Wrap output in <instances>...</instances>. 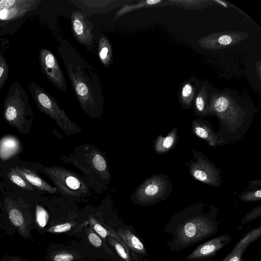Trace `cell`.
<instances>
[{
    "label": "cell",
    "instance_id": "f546056e",
    "mask_svg": "<svg viewBox=\"0 0 261 261\" xmlns=\"http://www.w3.org/2000/svg\"><path fill=\"white\" fill-rule=\"evenodd\" d=\"M92 164L95 169L99 172L107 171V165L103 156L99 153H93L91 158Z\"/></svg>",
    "mask_w": 261,
    "mask_h": 261
},
{
    "label": "cell",
    "instance_id": "83f0119b",
    "mask_svg": "<svg viewBox=\"0 0 261 261\" xmlns=\"http://www.w3.org/2000/svg\"><path fill=\"white\" fill-rule=\"evenodd\" d=\"M9 179L14 184L25 190H34L35 187L31 185L16 169H10L8 173Z\"/></svg>",
    "mask_w": 261,
    "mask_h": 261
},
{
    "label": "cell",
    "instance_id": "1f68e13d",
    "mask_svg": "<svg viewBox=\"0 0 261 261\" xmlns=\"http://www.w3.org/2000/svg\"><path fill=\"white\" fill-rule=\"evenodd\" d=\"M9 74V67L4 56L0 54V90L6 82Z\"/></svg>",
    "mask_w": 261,
    "mask_h": 261
},
{
    "label": "cell",
    "instance_id": "cb8c5ba5",
    "mask_svg": "<svg viewBox=\"0 0 261 261\" xmlns=\"http://www.w3.org/2000/svg\"><path fill=\"white\" fill-rule=\"evenodd\" d=\"M98 54L99 60L105 67L110 66L113 62L112 46L108 39L101 37L99 41Z\"/></svg>",
    "mask_w": 261,
    "mask_h": 261
},
{
    "label": "cell",
    "instance_id": "8fae6325",
    "mask_svg": "<svg viewBox=\"0 0 261 261\" xmlns=\"http://www.w3.org/2000/svg\"><path fill=\"white\" fill-rule=\"evenodd\" d=\"M39 60L42 70L49 81L59 90L66 91L65 76L54 54L50 50L42 48L40 51Z\"/></svg>",
    "mask_w": 261,
    "mask_h": 261
},
{
    "label": "cell",
    "instance_id": "e575fe53",
    "mask_svg": "<svg viewBox=\"0 0 261 261\" xmlns=\"http://www.w3.org/2000/svg\"><path fill=\"white\" fill-rule=\"evenodd\" d=\"M88 239L90 243L95 247H99L101 245V239L94 233H90L88 236Z\"/></svg>",
    "mask_w": 261,
    "mask_h": 261
},
{
    "label": "cell",
    "instance_id": "6da1fadb",
    "mask_svg": "<svg viewBox=\"0 0 261 261\" xmlns=\"http://www.w3.org/2000/svg\"><path fill=\"white\" fill-rule=\"evenodd\" d=\"M217 206L199 202L171 216L164 229L168 247L179 252L217 234L220 221Z\"/></svg>",
    "mask_w": 261,
    "mask_h": 261
},
{
    "label": "cell",
    "instance_id": "3957f363",
    "mask_svg": "<svg viewBox=\"0 0 261 261\" xmlns=\"http://www.w3.org/2000/svg\"><path fill=\"white\" fill-rule=\"evenodd\" d=\"M60 55L80 105L86 113L98 118L102 113L104 97L101 84L92 66L67 41Z\"/></svg>",
    "mask_w": 261,
    "mask_h": 261
},
{
    "label": "cell",
    "instance_id": "9a60e30c",
    "mask_svg": "<svg viewBox=\"0 0 261 261\" xmlns=\"http://www.w3.org/2000/svg\"><path fill=\"white\" fill-rule=\"evenodd\" d=\"M214 89L208 81H201L199 90L194 98L192 108L195 114L200 118L211 116L210 100Z\"/></svg>",
    "mask_w": 261,
    "mask_h": 261
},
{
    "label": "cell",
    "instance_id": "30bf717a",
    "mask_svg": "<svg viewBox=\"0 0 261 261\" xmlns=\"http://www.w3.org/2000/svg\"><path fill=\"white\" fill-rule=\"evenodd\" d=\"M249 34L244 31H223L211 33L199 38V46L207 50H218L234 45L248 38Z\"/></svg>",
    "mask_w": 261,
    "mask_h": 261
},
{
    "label": "cell",
    "instance_id": "7a4b0ae2",
    "mask_svg": "<svg viewBox=\"0 0 261 261\" xmlns=\"http://www.w3.org/2000/svg\"><path fill=\"white\" fill-rule=\"evenodd\" d=\"M211 116L219 120L218 146L239 141L253 120L255 108L249 98L229 88H214L210 100Z\"/></svg>",
    "mask_w": 261,
    "mask_h": 261
},
{
    "label": "cell",
    "instance_id": "d4e9b609",
    "mask_svg": "<svg viewBox=\"0 0 261 261\" xmlns=\"http://www.w3.org/2000/svg\"><path fill=\"white\" fill-rule=\"evenodd\" d=\"M117 232L129 248L136 252L147 255L144 245L135 235L126 229H118Z\"/></svg>",
    "mask_w": 261,
    "mask_h": 261
},
{
    "label": "cell",
    "instance_id": "603a6c76",
    "mask_svg": "<svg viewBox=\"0 0 261 261\" xmlns=\"http://www.w3.org/2000/svg\"><path fill=\"white\" fill-rule=\"evenodd\" d=\"M247 188L239 195V199L244 202H256L261 200V180L250 181Z\"/></svg>",
    "mask_w": 261,
    "mask_h": 261
},
{
    "label": "cell",
    "instance_id": "ffe728a7",
    "mask_svg": "<svg viewBox=\"0 0 261 261\" xmlns=\"http://www.w3.org/2000/svg\"><path fill=\"white\" fill-rule=\"evenodd\" d=\"M15 168L34 187H35L40 190L46 191L49 194H54L57 192V190L55 187L51 186L33 171L19 166H16Z\"/></svg>",
    "mask_w": 261,
    "mask_h": 261
},
{
    "label": "cell",
    "instance_id": "d6986e66",
    "mask_svg": "<svg viewBox=\"0 0 261 261\" xmlns=\"http://www.w3.org/2000/svg\"><path fill=\"white\" fill-rule=\"evenodd\" d=\"M178 138L177 127H174L166 136L159 135L154 140V150L159 154L166 153L175 147Z\"/></svg>",
    "mask_w": 261,
    "mask_h": 261
},
{
    "label": "cell",
    "instance_id": "7c38bea8",
    "mask_svg": "<svg viewBox=\"0 0 261 261\" xmlns=\"http://www.w3.org/2000/svg\"><path fill=\"white\" fill-rule=\"evenodd\" d=\"M71 28L75 38L87 49L93 48V26L87 15L81 11H73L71 15Z\"/></svg>",
    "mask_w": 261,
    "mask_h": 261
},
{
    "label": "cell",
    "instance_id": "2e32d148",
    "mask_svg": "<svg viewBox=\"0 0 261 261\" xmlns=\"http://www.w3.org/2000/svg\"><path fill=\"white\" fill-rule=\"evenodd\" d=\"M261 237V226L246 233L232 247L231 251L221 261H245L243 254L249 246Z\"/></svg>",
    "mask_w": 261,
    "mask_h": 261
},
{
    "label": "cell",
    "instance_id": "44dd1931",
    "mask_svg": "<svg viewBox=\"0 0 261 261\" xmlns=\"http://www.w3.org/2000/svg\"><path fill=\"white\" fill-rule=\"evenodd\" d=\"M167 1L162 0H141L137 1L132 4H124L115 13L114 21L121 16L132 11L142 8L165 6L167 5Z\"/></svg>",
    "mask_w": 261,
    "mask_h": 261
},
{
    "label": "cell",
    "instance_id": "5bb4252c",
    "mask_svg": "<svg viewBox=\"0 0 261 261\" xmlns=\"http://www.w3.org/2000/svg\"><path fill=\"white\" fill-rule=\"evenodd\" d=\"M76 7L86 15L95 13H105L122 5L127 1L116 0L93 1L79 0L71 1Z\"/></svg>",
    "mask_w": 261,
    "mask_h": 261
},
{
    "label": "cell",
    "instance_id": "52a82bcc",
    "mask_svg": "<svg viewBox=\"0 0 261 261\" xmlns=\"http://www.w3.org/2000/svg\"><path fill=\"white\" fill-rule=\"evenodd\" d=\"M4 207L11 226L18 234L24 240L34 242L31 231L35 229V226L29 205L23 201L7 198L5 199Z\"/></svg>",
    "mask_w": 261,
    "mask_h": 261
},
{
    "label": "cell",
    "instance_id": "ac0fdd59",
    "mask_svg": "<svg viewBox=\"0 0 261 261\" xmlns=\"http://www.w3.org/2000/svg\"><path fill=\"white\" fill-rule=\"evenodd\" d=\"M191 132L197 137L203 139L213 148L218 146V137L209 121L202 118L194 119L192 122Z\"/></svg>",
    "mask_w": 261,
    "mask_h": 261
},
{
    "label": "cell",
    "instance_id": "9c48e42d",
    "mask_svg": "<svg viewBox=\"0 0 261 261\" xmlns=\"http://www.w3.org/2000/svg\"><path fill=\"white\" fill-rule=\"evenodd\" d=\"M44 170L61 193L75 196L86 193L85 184L75 173L59 167H45Z\"/></svg>",
    "mask_w": 261,
    "mask_h": 261
},
{
    "label": "cell",
    "instance_id": "277c9868",
    "mask_svg": "<svg viewBox=\"0 0 261 261\" xmlns=\"http://www.w3.org/2000/svg\"><path fill=\"white\" fill-rule=\"evenodd\" d=\"M4 107L6 121L21 133H27L33 121V114L27 93L18 82L10 87Z\"/></svg>",
    "mask_w": 261,
    "mask_h": 261
},
{
    "label": "cell",
    "instance_id": "ba28073f",
    "mask_svg": "<svg viewBox=\"0 0 261 261\" xmlns=\"http://www.w3.org/2000/svg\"><path fill=\"white\" fill-rule=\"evenodd\" d=\"M195 160L185 163L191 176L195 179L215 188L222 184V171L202 152L192 150Z\"/></svg>",
    "mask_w": 261,
    "mask_h": 261
},
{
    "label": "cell",
    "instance_id": "d590c367",
    "mask_svg": "<svg viewBox=\"0 0 261 261\" xmlns=\"http://www.w3.org/2000/svg\"><path fill=\"white\" fill-rule=\"evenodd\" d=\"M0 261H28V260L21 256L6 254L0 258Z\"/></svg>",
    "mask_w": 261,
    "mask_h": 261
},
{
    "label": "cell",
    "instance_id": "5b68a950",
    "mask_svg": "<svg viewBox=\"0 0 261 261\" xmlns=\"http://www.w3.org/2000/svg\"><path fill=\"white\" fill-rule=\"evenodd\" d=\"M38 109L51 117L68 136L80 133L81 128L61 109L55 99L34 81L28 86Z\"/></svg>",
    "mask_w": 261,
    "mask_h": 261
},
{
    "label": "cell",
    "instance_id": "4dcf8cb0",
    "mask_svg": "<svg viewBox=\"0 0 261 261\" xmlns=\"http://www.w3.org/2000/svg\"><path fill=\"white\" fill-rule=\"evenodd\" d=\"M261 216V205L259 204L248 212L242 219L241 225L246 224Z\"/></svg>",
    "mask_w": 261,
    "mask_h": 261
},
{
    "label": "cell",
    "instance_id": "7402d4cb",
    "mask_svg": "<svg viewBox=\"0 0 261 261\" xmlns=\"http://www.w3.org/2000/svg\"><path fill=\"white\" fill-rule=\"evenodd\" d=\"M20 148L18 140L13 136H6L0 141V159L6 160L16 154Z\"/></svg>",
    "mask_w": 261,
    "mask_h": 261
},
{
    "label": "cell",
    "instance_id": "d6a6232c",
    "mask_svg": "<svg viewBox=\"0 0 261 261\" xmlns=\"http://www.w3.org/2000/svg\"><path fill=\"white\" fill-rule=\"evenodd\" d=\"M71 227L72 224L70 223L52 225L47 227L45 232L50 233L64 232L69 230Z\"/></svg>",
    "mask_w": 261,
    "mask_h": 261
},
{
    "label": "cell",
    "instance_id": "74e56055",
    "mask_svg": "<svg viewBox=\"0 0 261 261\" xmlns=\"http://www.w3.org/2000/svg\"><path fill=\"white\" fill-rule=\"evenodd\" d=\"M256 261H261V258H259L258 260H257Z\"/></svg>",
    "mask_w": 261,
    "mask_h": 261
},
{
    "label": "cell",
    "instance_id": "484cf974",
    "mask_svg": "<svg viewBox=\"0 0 261 261\" xmlns=\"http://www.w3.org/2000/svg\"><path fill=\"white\" fill-rule=\"evenodd\" d=\"M36 7L35 6H29L10 9H2L0 8V20L12 21L18 19Z\"/></svg>",
    "mask_w": 261,
    "mask_h": 261
},
{
    "label": "cell",
    "instance_id": "e0dca14e",
    "mask_svg": "<svg viewBox=\"0 0 261 261\" xmlns=\"http://www.w3.org/2000/svg\"><path fill=\"white\" fill-rule=\"evenodd\" d=\"M201 81L192 76L184 81L180 85L178 96L181 108L184 110L192 108L194 98L199 90Z\"/></svg>",
    "mask_w": 261,
    "mask_h": 261
},
{
    "label": "cell",
    "instance_id": "8d00e7d4",
    "mask_svg": "<svg viewBox=\"0 0 261 261\" xmlns=\"http://www.w3.org/2000/svg\"><path fill=\"white\" fill-rule=\"evenodd\" d=\"M94 229L102 238H105L108 236V231L98 223H95L94 225Z\"/></svg>",
    "mask_w": 261,
    "mask_h": 261
},
{
    "label": "cell",
    "instance_id": "f1b7e54d",
    "mask_svg": "<svg viewBox=\"0 0 261 261\" xmlns=\"http://www.w3.org/2000/svg\"><path fill=\"white\" fill-rule=\"evenodd\" d=\"M210 1H168L169 4H174L176 6L187 9H199L207 6Z\"/></svg>",
    "mask_w": 261,
    "mask_h": 261
},
{
    "label": "cell",
    "instance_id": "836d02e7",
    "mask_svg": "<svg viewBox=\"0 0 261 261\" xmlns=\"http://www.w3.org/2000/svg\"><path fill=\"white\" fill-rule=\"evenodd\" d=\"M110 240L113 242V244L114 245L115 249L119 255L126 261H130L129 256H128L127 253L125 252L123 247L120 244L115 241L113 239L110 238Z\"/></svg>",
    "mask_w": 261,
    "mask_h": 261
},
{
    "label": "cell",
    "instance_id": "8992f818",
    "mask_svg": "<svg viewBox=\"0 0 261 261\" xmlns=\"http://www.w3.org/2000/svg\"><path fill=\"white\" fill-rule=\"evenodd\" d=\"M172 191V184L165 174L153 175L144 181L136 189L134 197L142 205L156 204L166 199Z\"/></svg>",
    "mask_w": 261,
    "mask_h": 261
},
{
    "label": "cell",
    "instance_id": "4fadbf2b",
    "mask_svg": "<svg viewBox=\"0 0 261 261\" xmlns=\"http://www.w3.org/2000/svg\"><path fill=\"white\" fill-rule=\"evenodd\" d=\"M232 241L229 234L215 237L198 246L186 256L187 261H204L215 256L217 253Z\"/></svg>",
    "mask_w": 261,
    "mask_h": 261
},
{
    "label": "cell",
    "instance_id": "4316f807",
    "mask_svg": "<svg viewBox=\"0 0 261 261\" xmlns=\"http://www.w3.org/2000/svg\"><path fill=\"white\" fill-rule=\"evenodd\" d=\"M49 218L47 211L42 205L36 204L34 213V220L35 229L39 233L43 234L45 232Z\"/></svg>",
    "mask_w": 261,
    "mask_h": 261
}]
</instances>
